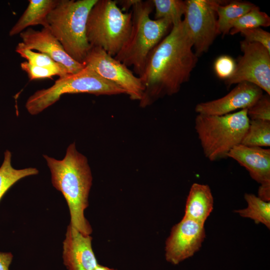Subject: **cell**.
<instances>
[{
  "instance_id": "obj_1",
  "label": "cell",
  "mask_w": 270,
  "mask_h": 270,
  "mask_svg": "<svg viewBox=\"0 0 270 270\" xmlns=\"http://www.w3.org/2000/svg\"><path fill=\"white\" fill-rule=\"evenodd\" d=\"M183 20L170 32L148 56L140 77L144 91L140 106H148L159 98L178 92L189 80L198 57Z\"/></svg>"
},
{
  "instance_id": "obj_2",
  "label": "cell",
  "mask_w": 270,
  "mask_h": 270,
  "mask_svg": "<svg viewBox=\"0 0 270 270\" xmlns=\"http://www.w3.org/2000/svg\"><path fill=\"white\" fill-rule=\"evenodd\" d=\"M43 156L50 170L53 186L62 194L68 204L70 224L82 234L90 235L92 228L84 214L92 180L88 159L78 152L75 142L68 146L62 160L46 154Z\"/></svg>"
},
{
  "instance_id": "obj_3",
  "label": "cell",
  "mask_w": 270,
  "mask_h": 270,
  "mask_svg": "<svg viewBox=\"0 0 270 270\" xmlns=\"http://www.w3.org/2000/svg\"><path fill=\"white\" fill-rule=\"evenodd\" d=\"M152 0H136L132 6V26L129 38L114 57L126 66H132L140 77L148 55L166 36L172 24L166 19L152 20Z\"/></svg>"
},
{
  "instance_id": "obj_4",
  "label": "cell",
  "mask_w": 270,
  "mask_h": 270,
  "mask_svg": "<svg viewBox=\"0 0 270 270\" xmlns=\"http://www.w3.org/2000/svg\"><path fill=\"white\" fill-rule=\"evenodd\" d=\"M97 0H58L48 16V28L74 60L82 64L91 48L86 37L88 14Z\"/></svg>"
},
{
  "instance_id": "obj_5",
  "label": "cell",
  "mask_w": 270,
  "mask_h": 270,
  "mask_svg": "<svg viewBox=\"0 0 270 270\" xmlns=\"http://www.w3.org/2000/svg\"><path fill=\"white\" fill-rule=\"evenodd\" d=\"M249 122L247 109L222 116L198 114L194 128L204 156L212 162L227 158L241 144Z\"/></svg>"
},
{
  "instance_id": "obj_6",
  "label": "cell",
  "mask_w": 270,
  "mask_h": 270,
  "mask_svg": "<svg viewBox=\"0 0 270 270\" xmlns=\"http://www.w3.org/2000/svg\"><path fill=\"white\" fill-rule=\"evenodd\" d=\"M132 26V12H124L116 1L97 0L88 18L86 37L91 46L114 57L127 42Z\"/></svg>"
},
{
  "instance_id": "obj_7",
  "label": "cell",
  "mask_w": 270,
  "mask_h": 270,
  "mask_svg": "<svg viewBox=\"0 0 270 270\" xmlns=\"http://www.w3.org/2000/svg\"><path fill=\"white\" fill-rule=\"evenodd\" d=\"M88 93L96 96L126 94L116 84L84 67L81 71L59 78L50 87L38 90L30 96L26 108L32 115H36L58 101L66 94Z\"/></svg>"
},
{
  "instance_id": "obj_8",
  "label": "cell",
  "mask_w": 270,
  "mask_h": 270,
  "mask_svg": "<svg viewBox=\"0 0 270 270\" xmlns=\"http://www.w3.org/2000/svg\"><path fill=\"white\" fill-rule=\"evenodd\" d=\"M186 10L182 20L198 58L207 52L220 34L216 12L220 2L212 0H186Z\"/></svg>"
},
{
  "instance_id": "obj_9",
  "label": "cell",
  "mask_w": 270,
  "mask_h": 270,
  "mask_svg": "<svg viewBox=\"0 0 270 270\" xmlns=\"http://www.w3.org/2000/svg\"><path fill=\"white\" fill-rule=\"evenodd\" d=\"M243 53L236 64L232 75L225 80L228 88L246 82L254 84L270 95V52L262 44L244 40L240 42Z\"/></svg>"
},
{
  "instance_id": "obj_10",
  "label": "cell",
  "mask_w": 270,
  "mask_h": 270,
  "mask_svg": "<svg viewBox=\"0 0 270 270\" xmlns=\"http://www.w3.org/2000/svg\"><path fill=\"white\" fill-rule=\"evenodd\" d=\"M82 64L120 87L131 100L140 101L142 99L144 86L141 78L102 48L92 46Z\"/></svg>"
},
{
  "instance_id": "obj_11",
  "label": "cell",
  "mask_w": 270,
  "mask_h": 270,
  "mask_svg": "<svg viewBox=\"0 0 270 270\" xmlns=\"http://www.w3.org/2000/svg\"><path fill=\"white\" fill-rule=\"evenodd\" d=\"M205 237L204 224L183 216L172 228L166 240V261L178 264L193 256L201 248Z\"/></svg>"
},
{
  "instance_id": "obj_12",
  "label": "cell",
  "mask_w": 270,
  "mask_h": 270,
  "mask_svg": "<svg viewBox=\"0 0 270 270\" xmlns=\"http://www.w3.org/2000/svg\"><path fill=\"white\" fill-rule=\"evenodd\" d=\"M20 36L22 42L18 44V46L47 54L64 66L70 74L78 73L84 68L82 64L74 60L66 52L48 27L42 28L40 30L28 28L20 33Z\"/></svg>"
},
{
  "instance_id": "obj_13",
  "label": "cell",
  "mask_w": 270,
  "mask_h": 270,
  "mask_svg": "<svg viewBox=\"0 0 270 270\" xmlns=\"http://www.w3.org/2000/svg\"><path fill=\"white\" fill-rule=\"evenodd\" d=\"M263 94V90L256 86L246 82L239 83L224 96L196 104L198 114L222 116L231 112L248 109Z\"/></svg>"
},
{
  "instance_id": "obj_14",
  "label": "cell",
  "mask_w": 270,
  "mask_h": 270,
  "mask_svg": "<svg viewBox=\"0 0 270 270\" xmlns=\"http://www.w3.org/2000/svg\"><path fill=\"white\" fill-rule=\"evenodd\" d=\"M90 235L82 234L70 224L63 242L62 258L68 270H94L98 266Z\"/></svg>"
},
{
  "instance_id": "obj_15",
  "label": "cell",
  "mask_w": 270,
  "mask_h": 270,
  "mask_svg": "<svg viewBox=\"0 0 270 270\" xmlns=\"http://www.w3.org/2000/svg\"><path fill=\"white\" fill-rule=\"evenodd\" d=\"M228 158L236 161L260 184H270V150L239 144L229 152Z\"/></svg>"
},
{
  "instance_id": "obj_16",
  "label": "cell",
  "mask_w": 270,
  "mask_h": 270,
  "mask_svg": "<svg viewBox=\"0 0 270 270\" xmlns=\"http://www.w3.org/2000/svg\"><path fill=\"white\" fill-rule=\"evenodd\" d=\"M213 206L214 198L210 186L194 183L186 198L184 217L204 224L212 211Z\"/></svg>"
},
{
  "instance_id": "obj_17",
  "label": "cell",
  "mask_w": 270,
  "mask_h": 270,
  "mask_svg": "<svg viewBox=\"0 0 270 270\" xmlns=\"http://www.w3.org/2000/svg\"><path fill=\"white\" fill-rule=\"evenodd\" d=\"M58 2V0H29L26 10L10 30V36L20 34L32 26L40 24L43 28L48 27V15Z\"/></svg>"
},
{
  "instance_id": "obj_18",
  "label": "cell",
  "mask_w": 270,
  "mask_h": 270,
  "mask_svg": "<svg viewBox=\"0 0 270 270\" xmlns=\"http://www.w3.org/2000/svg\"><path fill=\"white\" fill-rule=\"evenodd\" d=\"M218 4L216 12L220 34H229L233 22L251 10L256 6L250 2L233 1L226 5Z\"/></svg>"
},
{
  "instance_id": "obj_19",
  "label": "cell",
  "mask_w": 270,
  "mask_h": 270,
  "mask_svg": "<svg viewBox=\"0 0 270 270\" xmlns=\"http://www.w3.org/2000/svg\"><path fill=\"white\" fill-rule=\"evenodd\" d=\"M12 153L8 150L4 152V159L0 167V200L8 190L16 182L28 176L36 175L38 170L35 168L17 170L11 163Z\"/></svg>"
},
{
  "instance_id": "obj_20",
  "label": "cell",
  "mask_w": 270,
  "mask_h": 270,
  "mask_svg": "<svg viewBox=\"0 0 270 270\" xmlns=\"http://www.w3.org/2000/svg\"><path fill=\"white\" fill-rule=\"evenodd\" d=\"M246 208L236 210L242 217L252 220L256 224H262L270 228V202H266L254 194H246Z\"/></svg>"
},
{
  "instance_id": "obj_21",
  "label": "cell",
  "mask_w": 270,
  "mask_h": 270,
  "mask_svg": "<svg viewBox=\"0 0 270 270\" xmlns=\"http://www.w3.org/2000/svg\"><path fill=\"white\" fill-rule=\"evenodd\" d=\"M240 144L248 146H270V121L250 120Z\"/></svg>"
},
{
  "instance_id": "obj_22",
  "label": "cell",
  "mask_w": 270,
  "mask_h": 270,
  "mask_svg": "<svg viewBox=\"0 0 270 270\" xmlns=\"http://www.w3.org/2000/svg\"><path fill=\"white\" fill-rule=\"evenodd\" d=\"M155 8L154 20L166 19L172 26L180 24L186 10L185 1L181 0H152Z\"/></svg>"
},
{
  "instance_id": "obj_23",
  "label": "cell",
  "mask_w": 270,
  "mask_h": 270,
  "mask_svg": "<svg viewBox=\"0 0 270 270\" xmlns=\"http://www.w3.org/2000/svg\"><path fill=\"white\" fill-rule=\"evenodd\" d=\"M270 26V18L264 12H262L258 7L255 6L246 14L234 20L232 25L229 34L231 35L241 31Z\"/></svg>"
},
{
  "instance_id": "obj_24",
  "label": "cell",
  "mask_w": 270,
  "mask_h": 270,
  "mask_svg": "<svg viewBox=\"0 0 270 270\" xmlns=\"http://www.w3.org/2000/svg\"><path fill=\"white\" fill-rule=\"evenodd\" d=\"M16 52L19 54L22 57L26 59L27 62L32 65L58 70L68 73L64 66L55 62L45 54L36 52L32 50L23 48L18 44L16 46Z\"/></svg>"
},
{
  "instance_id": "obj_25",
  "label": "cell",
  "mask_w": 270,
  "mask_h": 270,
  "mask_svg": "<svg viewBox=\"0 0 270 270\" xmlns=\"http://www.w3.org/2000/svg\"><path fill=\"white\" fill-rule=\"evenodd\" d=\"M20 67L28 74L30 80L51 78L54 76L62 78L70 74L60 70L32 65L27 61L22 62Z\"/></svg>"
},
{
  "instance_id": "obj_26",
  "label": "cell",
  "mask_w": 270,
  "mask_h": 270,
  "mask_svg": "<svg viewBox=\"0 0 270 270\" xmlns=\"http://www.w3.org/2000/svg\"><path fill=\"white\" fill-rule=\"evenodd\" d=\"M250 120L270 121V95L264 94L247 109Z\"/></svg>"
},
{
  "instance_id": "obj_27",
  "label": "cell",
  "mask_w": 270,
  "mask_h": 270,
  "mask_svg": "<svg viewBox=\"0 0 270 270\" xmlns=\"http://www.w3.org/2000/svg\"><path fill=\"white\" fill-rule=\"evenodd\" d=\"M236 63L229 56L222 55L218 58L214 65L216 75L220 79L226 80L234 74Z\"/></svg>"
},
{
  "instance_id": "obj_28",
  "label": "cell",
  "mask_w": 270,
  "mask_h": 270,
  "mask_svg": "<svg viewBox=\"0 0 270 270\" xmlns=\"http://www.w3.org/2000/svg\"><path fill=\"white\" fill-rule=\"evenodd\" d=\"M245 38L244 40L257 42L270 52V33L260 28L248 29L240 32Z\"/></svg>"
},
{
  "instance_id": "obj_29",
  "label": "cell",
  "mask_w": 270,
  "mask_h": 270,
  "mask_svg": "<svg viewBox=\"0 0 270 270\" xmlns=\"http://www.w3.org/2000/svg\"><path fill=\"white\" fill-rule=\"evenodd\" d=\"M13 255L10 252H0V270H10Z\"/></svg>"
},
{
  "instance_id": "obj_30",
  "label": "cell",
  "mask_w": 270,
  "mask_h": 270,
  "mask_svg": "<svg viewBox=\"0 0 270 270\" xmlns=\"http://www.w3.org/2000/svg\"><path fill=\"white\" fill-rule=\"evenodd\" d=\"M258 196L266 202L270 200V184H260Z\"/></svg>"
},
{
  "instance_id": "obj_31",
  "label": "cell",
  "mask_w": 270,
  "mask_h": 270,
  "mask_svg": "<svg viewBox=\"0 0 270 270\" xmlns=\"http://www.w3.org/2000/svg\"><path fill=\"white\" fill-rule=\"evenodd\" d=\"M136 0H120V3L124 9L127 10L132 7Z\"/></svg>"
},
{
  "instance_id": "obj_32",
  "label": "cell",
  "mask_w": 270,
  "mask_h": 270,
  "mask_svg": "<svg viewBox=\"0 0 270 270\" xmlns=\"http://www.w3.org/2000/svg\"><path fill=\"white\" fill-rule=\"evenodd\" d=\"M94 270H117L110 268L107 266H101L98 264V266L96 267V268Z\"/></svg>"
}]
</instances>
